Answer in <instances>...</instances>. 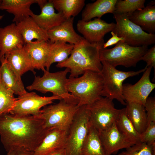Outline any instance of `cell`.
<instances>
[{"label": "cell", "instance_id": "obj_34", "mask_svg": "<svg viewBox=\"0 0 155 155\" xmlns=\"http://www.w3.org/2000/svg\"><path fill=\"white\" fill-rule=\"evenodd\" d=\"M140 142L155 145V122L148 123L145 130L140 134Z\"/></svg>", "mask_w": 155, "mask_h": 155}, {"label": "cell", "instance_id": "obj_12", "mask_svg": "<svg viewBox=\"0 0 155 155\" xmlns=\"http://www.w3.org/2000/svg\"><path fill=\"white\" fill-rule=\"evenodd\" d=\"M152 68L147 67L141 78L135 84H123V94L126 102L145 106L149 95L155 88V84L151 82L150 78Z\"/></svg>", "mask_w": 155, "mask_h": 155}, {"label": "cell", "instance_id": "obj_38", "mask_svg": "<svg viewBox=\"0 0 155 155\" xmlns=\"http://www.w3.org/2000/svg\"><path fill=\"white\" fill-rule=\"evenodd\" d=\"M34 152L13 150L7 152V155H33Z\"/></svg>", "mask_w": 155, "mask_h": 155}, {"label": "cell", "instance_id": "obj_41", "mask_svg": "<svg viewBox=\"0 0 155 155\" xmlns=\"http://www.w3.org/2000/svg\"><path fill=\"white\" fill-rule=\"evenodd\" d=\"M1 61H0V66H1Z\"/></svg>", "mask_w": 155, "mask_h": 155}, {"label": "cell", "instance_id": "obj_31", "mask_svg": "<svg viewBox=\"0 0 155 155\" xmlns=\"http://www.w3.org/2000/svg\"><path fill=\"white\" fill-rule=\"evenodd\" d=\"M145 0H117L114 13L131 14L135 11L145 7Z\"/></svg>", "mask_w": 155, "mask_h": 155}, {"label": "cell", "instance_id": "obj_37", "mask_svg": "<svg viewBox=\"0 0 155 155\" xmlns=\"http://www.w3.org/2000/svg\"><path fill=\"white\" fill-rule=\"evenodd\" d=\"M112 36L106 43H104L103 46L104 49L107 48L109 46L116 44L120 41H124V39L122 37L118 36L113 31L111 32Z\"/></svg>", "mask_w": 155, "mask_h": 155}, {"label": "cell", "instance_id": "obj_40", "mask_svg": "<svg viewBox=\"0 0 155 155\" xmlns=\"http://www.w3.org/2000/svg\"><path fill=\"white\" fill-rule=\"evenodd\" d=\"M3 15H0V20L2 19L3 17Z\"/></svg>", "mask_w": 155, "mask_h": 155}, {"label": "cell", "instance_id": "obj_27", "mask_svg": "<svg viewBox=\"0 0 155 155\" xmlns=\"http://www.w3.org/2000/svg\"><path fill=\"white\" fill-rule=\"evenodd\" d=\"M125 111L127 116L137 131L140 134L148 125L146 110L144 106L133 102H126Z\"/></svg>", "mask_w": 155, "mask_h": 155}, {"label": "cell", "instance_id": "obj_10", "mask_svg": "<svg viewBox=\"0 0 155 155\" xmlns=\"http://www.w3.org/2000/svg\"><path fill=\"white\" fill-rule=\"evenodd\" d=\"M87 106L90 124L98 131L105 130L115 123L121 111L115 108L113 100L102 96Z\"/></svg>", "mask_w": 155, "mask_h": 155}, {"label": "cell", "instance_id": "obj_30", "mask_svg": "<svg viewBox=\"0 0 155 155\" xmlns=\"http://www.w3.org/2000/svg\"><path fill=\"white\" fill-rule=\"evenodd\" d=\"M115 123L119 130L135 144L140 142V134L128 118L125 108L121 109Z\"/></svg>", "mask_w": 155, "mask_h": 155}, {"label": "cell", "instance_id": "obj_17", "mask_svg": "<svg viewBox=\"0 0 155 155\" xmlns=\"http://www.w3.org/2000/svg\"><path fill=\"white\" fill-rule=\"evenodd\" d=\"M74 17H70L59 25L47 31L49 42L53 43L60 41L75 45L84 38L75 30Z\"/></svg>", "mask_w": 155, "mask_h": 155}, {"label": "cell", "instance_id": "obj_9", "mask_svg": "<svg viewBox=\"0 0 155 155\" xmlns=\"http://www.w3.org/2000/svg\"><path fill=\"white\" fill-rule=\"evenodd\" d=\"M113 14L116 23L112 31L124 38L128 44L133 46H148L155 43V34L144 31L129 20L127 14L114 13Z\"/></svg>", "mask_w": 155, "mask_h": 155}, {"label": "cell", "instance_id": "obj_3", "mask_svg": "<svg viewBox=\"0 0 155 155\" xmlns=\"http://www.w3.org/2000/svg\"><path fill=\"white\" fill-rule=\"evenodd\" d=\"M103 86V79L100 73L87 71L79 77L68 79L66 87L78 99L80 107L89 105L99 98Z\"/></svg>", "mask_w": 155, "mask_h": 155}, {"label": "cell", "instance_id": "obj_2", "mask_svg": "<svg viewBox=\"0 0 155 155\" xmlns=\"http://www.w3.org/2000/svg\"><path fill=\"white\" fill-rule=\"evenodd\" d=\"M104 42L92 43L84 38L74 45L70 55L64 62L58 63V68L70 70L69 78H77L87 71L100 73L102 65L99 57L100 50Z\"/></svg>", "mask_w": 155, "mask_h": 155}, {"label": "cell", "instance_id": "obj_29", "mask_svg": "<svg viewBox=\"0 0 155 155\" xmlns=\"http://www.w3.org/2000/svg\"><path fill=\"white\" fill-rule=\"evenodd\" d=\"M54 8L66 19L77 16L85 5L84 0H51Z\"/></svg>", "mask_w": 155, "mask_h": 155}, {"label": "cell", "instance_id": "obj_20", "mask_svg": "<svg viewBox=\"0 0 155 155\" xmlns=\"http://www.w3.org/2000/svg\"><path fill=\"white\" fill-rule=\"evenodd\" d=\"M37 3V0H1L0 9L13 14V22L16 24L32 16L34 13L30 7L32 4Z\"/></svg>", "mask_w": 155, "mask_h": 155}, {"label": "cell", "instance_id": "obj_28", "mask_svg": "<svg viewBox=\"0 0 155 155\" xmlns=\"http://www.w3.org/2000/svg\"><path fill=\"white\" fill-rule=\"evenodd\" d=\"M80 155H106L98 132L91 125L82 148Z\"/></svg>", "mask_w": 155, "mask_h": 155}, {"label": "cell", "instance_id": "obj_39", "mask_svg": "<svg viewBox=\"0 0 155 155\" xmlns=\"http://www.w3.org/2000/svg\"><path fill=\"white\" fill-rule=\"evenodd\" d=\"M49 155H67L65 148H62L56 150Z\"/></svg>", "mask_w": 155, "mask_h": 155}, {"label": "cell", "instance_id": "obj_19", "mask_svg": "<svg viewBox=\"0 0 155 155\" xmlns=\"http://www.w3.org/2000/svg\"><path fill=\"white\" fill-rule=\"evenodd\" d=\"M49 42L33 41L26 44L23 48L34 69L45 71V65L49 51Z\"/></svg>", "mask_w": 155, "mask_h": 155}, {"label": "cell", "instance_id": "obj_7", "mask_svg": "<svg viewBox=\"0 0 155 155\" xmlns=\"http://www.w3.org/2000/svg\"><path fill=\"white\" fill-rule=\"evenodd\" d=\"M79 107L77 104L62 99L59 103L50 105L41 110L39 117L44 120L46 128L68 132Z\"/></svg>", "mask_w": 155, "mask_h": 155}, {"label": "cell", "instance_id": "obj_26", "mask_svg": "<svg viewBox=\"0 0 155 155\" xmlns=\"http://www.w3.org/2000/svg\"><path fill=\"white\" fill-rule=\"evenodd\" d=\"M74 45L60 41L53 43L49 42L47 57L45 65L46 70L49 71L51 65L53 63H62L69 57Z\"/></svg>", "mask_w": 155, "mask_h": 155}, {"label": "cell", "instance_id": "obj_25", "mask_svg": "<svg viewBox=\"0 0 155 155\" xmlns=\"http://www.w3.org/2000/svg\"><path fill=\"white\" fill-rule=\"evenodd\" d=\"M117 0H97L87 4L82 14V20L88 22L95 17L101 18L107 13L113 14Z\"/></svg>", "mask_w": 155, "mask_h": 155}, {"label": "cell", "instance_id": "obj_18", "mask_svg": "<svg viewBox=\"0 0 155 155\" xmlns=\"http://www.w3.org/2000/svg\"><path fill=\"white\" fill-rule=\"evenodd\" d=\"M67 132L51 129L34 152L33 155H49L57 150L65 148Z\"/></svg>", "mask_w": 155, "mask_h": 155}, {"label": "cell", "instance_id": "obj_15", "mask_svg": "<svg viewBox=\"0 0 155 155\" xmlns=\"http://www.w3.org/2000/svg\"><path fill=\"white\" fill-rule=\"evenodd\" d=\"M24 44L16 24L0 28V58L13 50L22 48Z\"/></svg>", "mask_w": 155, "mask_h": 155}, {"label": "cell", "instance_id": "obj_21", "mask_svg": "<svg viewBox=\"0 0 155 155\" xmlns=\"http://www.w3.org/2000/svg\"><path fill=\"white\" fill-rule=\"evenodd\" d=\"M127 15L131 21L140 27L144 31L150 34H155L154 1L150 2L144 8L137 10Z\"/></svg>", "mask_w": 155, "mask_h": 155}, {"label": "cell", "instance_id": "obj_36", "mask_svg": "<svg viewBox=\"0 0 155 155\" xmlns=\"http://www.w3.org/2000/svg\"><path fill=\"white\" fill-rule=\"evenodd\" d=\"M140 60L146 63V67H153L155 70V45L148 49L145 54L141 57Z\"/></svg>", "mask_w": 155, "mask_h": 155}, {"label": "cell", "instance_id": "obj_13", "mask_svg": "<svg viewBox=\"0 0 155 155\" xmlns=\"http://www.w3.org/2000/svg\"><path fill=\"white\" fill-rule=\"evenodd\" d=\"M115 24L108 23L100 18H96L88 22L79 20L77 24V30L83 38L92 43L104 42V36L113 31Z\"/></svg>", "mask_w": 155, "mask_h": 155}, {"label": "cell", "instance_id": "obj_16", "mask_svg": "<svg viewBox=\"0 0 155 155\" xmlns=\"http://www.w3.org/2000/svg\"><path fill=\"white\" fill-rule=\"evenodd\" d=\"M39 7L40 13L38 15L33 13L31 17L40 28L46 32L59 25L67 19L61 13L55 12L51 0H47Z\"/></svg>", "mask_w": 155, "mask_h": 155}, {"label": "cell", "instance_id": "obj_4", "mask_svg": "<svg viewBox=\"0 0 155 155\" xmlns=\"http://www.w3.org/2000/svg\"><path fill=\"white\" fill-rule=\"evenodd\" d=\"M44 72L42 76L35 77L33 83L27 87L28 90H36L43 94L50 92L67 102L78 104V99L66 88L67 76L70 72L69 68L54 73L46 70Z\"/></svg>", "mask_w": 155, "mask_h": 155}, {"label": "cell", "instance_id": "obj_22", "mask_svg": "<svg viewBox=\"0 0 155 155\" xmlns=\"http://www.w3.org/2000/svg\"><path fill=\"white\" fill-rule=\"evenodd\" d=\"M0 81L14 94L21 96L27 92L21 78L19 77L7 63L4 57L0 58Z\"/></svg>", "mask_w": 155, "mask_h": 155}, {"label": "cell", "instance_id": "obj_35", "mask_svg": "<svg viewBox=\"0 0 155 155\" xmlns=\"http://www.w3.org/2000/svg\"><path fill=\"white\" fill-rule=\"evenodd\" d=\"M146 110L148 124L151 122H155V99L148 97L144 106Z\"/></svg>", "mask_w": 155, "mask_h": 155}, {"label": "cell", "instance_id": "obj_24", "mask_svg": "<svg viewBox=\"0 0 155 155\" xmlns=\"http://www.w3.org/2000/svg\"><path fill=\"white\" fill-rule=\"evenodd\" d=\"M4 58L10 67L20 78L28 71L35 73L34 69L23 47L11 51Z\"/></svg>", "mask_w": 155, "mask_h": 155}, {"label": "cell", "instance_id": "obj_33", "mask_svg": "<svg viewBox=\"0 0 155 155\" xmlns=\"http://www.w3.org/2000/svg\"><path fill=\"white\" fill-rule=\"evenodd\" d=\"M118 155H155V145L140 142L126 149Z\"/></svg>", "mask_w": 155, "mask_h": 155}, {"label": "cell", "instance_id": "obj_1", "mask_svg": "<svg viewBox=\"0 0 155 155\" xmlns=\"http://www.w3.org/2000/svg\"><path fill=\"white\" fill-rule=\"evenodd\" d=\"M51 129L40 117L9 113L0 116L1 140L7 152L13 150L34 152Z\"/></svg>", "mask_w": 155, "mask_h": 155}, {"label": "cell", "instance_id": "obj_11", "mask_svg": "<svg viewBox=\"0 0 155 155\" xmlns=\"http://www.w3.org/2000/svg\"><path fill=\"white\" fill-rule=\"evenodd\" d=\"M61 100L60 98L53 95L42 97L34 92H27L16 98L13 107L9 113L18 116L39 117L42 107L52 104L54 100Z\"/></svg>", "mask_w": 155, "mask_h": 155}, {"label": "cell", "instance_id": "obj_32", "mask_svg": "<svg viewBox=\"0 0 155 155\" xmlns=\"http://www.w3.org/2000/svg\"><path fill=\"white\" fill-rule=\"evenodd\" d=\"M14 94L0 81V116L9 113L12 109L16 98Z\"/></svg>", "mask_w": 155, "mask_h": 155}, {"label": "cell", "instance_id": "obj_14", "mask_svg": "<svg viewBox=\"0 0 155 155\" xmlns=\"http://www.w3.org/2000/svg\"><path fill=\"white\" fill-rule=\"evenodd\" d=\"M98 132L106 155L115 154L120 150L135 144L119 130L115 122L108 128Z\"/></svg>", "mask_w": 155, "mask_h": 155}, {"label": "cell", "instance_id": "obj_8", "mask_svg": "<svg viewBox=\"0 0 155 155\" xmlns=\"http://www.w3.org/2000/svg\"><path fill=\"white\" fill-rule=\"evenodd\" d=\"M87 106H80L67 132L65 147L67 155H80L91 125Z\"/></svg>", "mask_w": 155, "mask_h": 155}, {"label": "cell", "instance_id": "obj_23", "mask_svg": "<svg viewBox=\"0 0 155 155\" xmlns=\"http://www.w3.org/2000/svg\"><path fill=\"white\" fill-rule=\"evenodd\" d=\"M16 24L25 44L34 40L49 42L47 32L40 28L31 17Z\"/></svg>", "mask_w": 155, "mask_h": 155}, {"label": "cell", "instance_id": "obj_6", "mask_svg": "<svg viewBox=\"0 0 155 155\" xmlns=\"http://www.w3.org/2000/svg\"><path fill=\"white\" fill-rule=\"evenodd\" d=\"M148 49L147 46H133L120 41L112 48L101 49L100 59L101 62L105 61L115 67L119 65L135 67Z\"/></svg>", "mask_w": 155, "mask_h": 155}, {"label": "cell", "instance_id": "obj_5", "mask_svg": "<svg viewBox=\"0 0 155 155\" xmlns=\"http://www.w3.org/2000/svg\"><path fill=\"white\" fill-rule=\"evenodd\" d=\"M102 67L100 72L103 82L101 96L112 100L116 99L121 104L126 105V102L123 94V83L127 78L139 75L144 72L147 67L139 70L124 71L117 69L107 62L101 61Z\"/></svg>", "mask_w": 155, "mask_h": 155}]
</instances>
